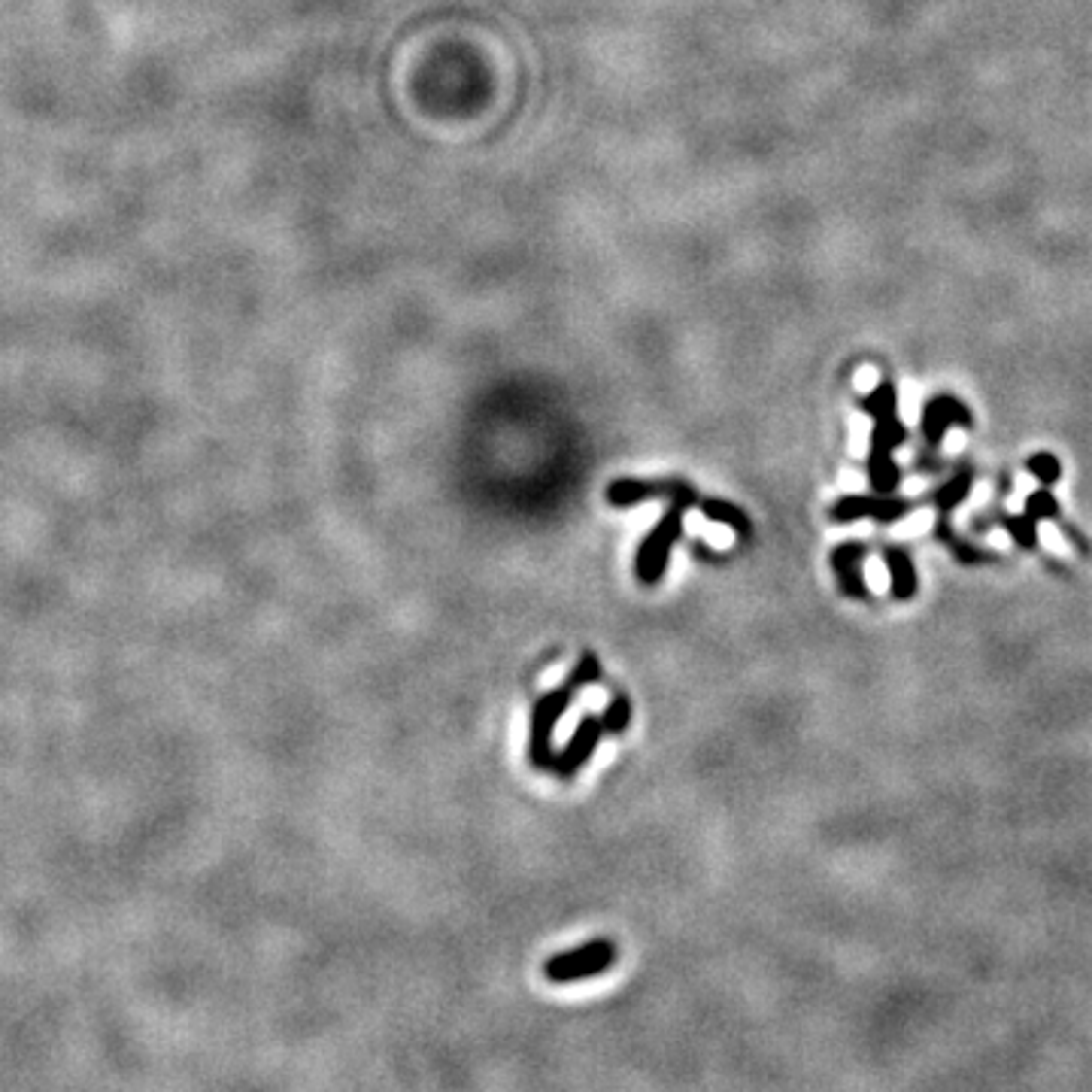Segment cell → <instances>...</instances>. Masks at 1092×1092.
Returning a JSON list of instances; mask_svg holds the SVG:
<instances>
[{
	"mask_svg": "<svg viewBox=\"0 0 1092 1092\" xmlns=\"http://www.w3.org/2000/svg\"><path fill=\"white\" fill-rule=\"evenodd\" d=\"M619 950L610 938H595L583 947H574L567 953H556L546 959L543 965V977L550 983H580L589 977L604 974L607 968H613Z\"/></svg>",
	"mask_w": 1092,
	"mask_h": 1092,
	"instance_id": "obj_3",
	"label": "cell"
},
{
	"mask_svg": "<svg viewBox=\"0 0 1092 1092\" xmlns=\"http://www.w3.org/2000/svg\"><path fill=\"white\" fill-rule=\"evenodd\" d=\"M913 510V501L902 498H886V495H850V498H840L832 507L835 523H853V519H877V523H899Z\"/></svg>",
	"mask_w": 1092,
	"mask_h": 1092,
	"instance_id": "obj_6",
	"label": "cell"
},
{
	"mask_svg": "<svg viewBox=\"0 0 1092 1092\" xmlns=\"http://www.w3.org/2000/svg\"><path fill=\"white\" fill-rule=\"evenodd\" d=\"M886 570H889V580H892V598L896 601H910L916 595V567L907 556V550L902 546H886Z\"/></svg>",
	"mask_w": 1092,
	"mask_h": 1092,
	"instance_id": "obj_9",
	"label": "cell"
},
{
	"mask_svg": "<svg viewBox=\"0 0 1092 1092\" xmlns=\"http://www.w3.org/2000/svg\"><path fill=\"white\" fill-rule=\"evenodd\" d=\"M832 570L837 577V586L840 592L847 595V598H871V592L865 586V577H862V562H865V546L859 540H847L832 550Z\"/></svg>",
	"mask_w": 1092,
	"mask_h": 1092,
	"instance_id": "obj_7",
	"label": "cell"
},
{
	"mask_svg": "<svg viewBox=\"0 0 1092 1092\" xmlns=\"http://www.w3.org/2000/svg\"><path fill=\"white\" fill-rule=\"evenodd\" d=\"M699 510L701 516H707L710 523L716 526H726L732 534H737L740 540H747L753 534V519L747 516V510H740L737 504L732 501H723V498H704L699 501Z\"/></svg>",
	"mask_w": 1092,
	"mask_h": 1092,
	"instance_id": "obj_10",
	"label": "cell"
},
{
	"mask_svg": "<svg viewBox=\"0 0 1092 1092\" xmlns=\"http://www.w3.org/2000/svg\"><path fill=\"white\" fill-rule=\"evenodd\" d=\"M1029 470H1032V474H1035L1041 483H1044V486L1056 483L1059 474H1062V470H1059V461H1056L1053 456H1035V459L1029 461Z\"/></svg>",
	"mask_w": 1092,
	"mask_h": 1092,
	"instance_id": "obj_16",
	"label": "cell"
},
{
	"mask_svg": "<svg viewBox=\"0 0 1092 1092\" xmlns=\"http://www.w3.org/2000/svg\"><path fill=\"white\" fill-rule=\"evenodd\" d=\"M631 723V699H626L623 692H616L610 704L604 707L601 713V726H604V734H623Z\"/></svg>",
	"mask_w": 1092,
	"mask_h": 1092,
	"instance_id": "obj_12",
	"label": "cell"
},
{
	"mask_svg": "<svg viewBox=\"0 0 1092 1092\" xmlns=\"http://www.w3.org/2000/svg\"><path fill=\"white\" fill-rule=\"evenodd\" d=\"M1002 519V526L1013 534V540L1020 543V546H1026V550H1032L1035 546V519L1026 513V516H999Z\"/></svg>",
	"mask_w": 1092,
	"mask_h": 1092,
	"instance_id": "obj_14",
	"label": "cell"
},
{
	"mask_svg": "<svg viewBox=\"0 0 1092 1092\" xmlns=\"http://www.w3.org/2000/svg\"><path fill=\"white\" fill-rule=\"evenodd\" d=\"M950 426H972V419L965 416V410H962L956 401H950V398H935V401L926 407V413H923V434H926V440H929V443H938L940 437H944V431H947Z\"/></svg>",
	"mask_w": 1092,
	"mask_h": 1092,
	"instance_id": "obj_8",
	"label": "cell"
},
{
	"mask_svg": "<svg viewBox=\"0 0 1092 1092\" xmlns=\"http://www.w3.org/2000/svg\"><path fill=\"white\" fill-rule=\"evenodd\" d=\"M968 492H972V474H968V470L956 474L947 486H940V489L935 492V504H938L940 516H950V510H953L959 501H965V495H968Z\"/></svg>",
	"mask_w": 1092,
	"mask_h": 1092,
	"instance_id": "obj_13",
	"label": "cell"
},
{
	"mask_svg": "<svg viewBox=\"0 0 1092 1092\" xmlns=\"http://www.w3.org/2000/svg\"><path fill=\"white\" fill-rule=\"evenodd\" d=\"M1026 510H1029L1032 519H1056V516H1059V504H1056V498H1053V495H1050L1047 489H1041V492L1029 495Z\"/></svg>",
	"mask_w": 1092,
	"mask_h": 1092,
	"instance_id": "obj_15",
	"label": "cell"
},
{
	"mask_svg": "<svg viewBox=\"0 0 1092 1092\" xmlns=\"http://www.w3.org/2000/svg\"><path fill=\"white\" fill-rule=\"evenodd\" d=\"M653 498H671V504L686 507V510L692 504H699V495H695V489L689 483H683V480H634V477H619L604 492V501L610 507H616V510H626V507L653 501Z\"/></svg>",
	"mask_w": 1092,
	"mask_h": 1092,
	"instance_id": "obj_4",
	"label": "cell"
},
{
	"mask_svg": "<svg viewBox=\"0 0 1092 1092\" xmlns=\"http://www.w3.org/2000/svg\"><path fill=\"white\" fill-rule=\"evenodd\" d=\"M570 704H574V689L570 686L550 689L534 701L531 723H529V762L540 768V771H553V765H556L553 734H556L559 719L570 710Z\"/></svg>",
	"mask_w": 1092,
	"mask_h": 1092,
	"instance_id": "obj_2",
	"label": "cell"
},
{
	"mask_svg": "<svg viewBox=\"0 0 1092 1092\" xmlns=\"http://www.w3.org/2000/svg\"><path fill=\"white\" fill-rule=\"evenodd\" d=\"M601 737H604V726H601V716H583L580 723H577V729H574V734H570V740L564 743V750H559L556 753V765H553V771L562 777V780H570L574 774H580L583 768L589 765V759H592V753L598 750V743H601Z\"/></svg>",
	"mask_w": 1092,
	"mask_h": 1092,
	"instance_id": "obj_5",
	"label": "cell"
},
{
	"mask_svg": "<svg viewBox=\"0 0 1092 1092\" xmlns=\"http://www.w3.org/2000/svg\"><path fill=\"white\" fill-rule=\"evenodd\" d=\"M683 529H686V507H677L671 504L659 523L643 534L637 553H634V577L637 583L643 586H659L665 570H667V562H671V553L674 546L680 543L683 537Z\"/></svg>",
	"mask_w": 1092,
	"mask_h": 1092,
	"instance_id": "obj_1",
	"label": "cell"
},
{
	"mask_svg": "<svg viewBox=\"0 0 1092 1092\" xmlns=\"http://www.w3.org/2000/svg\"><path fill=\"white\" fill-rule=\"evenodd\" d=\"M601 674H604V667H601L598 656H595V653H583V656L577 659V665L570 667V674H567L564 686H570L574 692H580V689H589V686L598 683Z\"/></svg>",
	"mask_w": 1092,
	"mask_h": 1092,
	"instance_id": "obj_11",
	"label": "cell"
}]
</instances>
